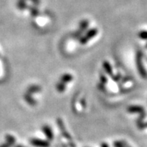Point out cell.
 <instances>
[{"label": "cell", "mask_w": 147, "mask_h": 147, "mask_svg": "<svg viewBox=\"0 0 147 147\" xmlns=\"http://www.w3.org/2000/svg\"><path fill=\"white\" fill-rule=\"evenodd\" d=\"M72 80V76L67 74H65L62 77V81L65 82V83H68V82L71 81Z\"/></svg>", "instance_id": "cell-6"}, {"label": "cell", "mask_w": 147, "mask_h": 147, "mask_svg": "<svg viewBox=\"0 0 147 147\" xmlns=\"http://www.w3.org/2000/svg\"><path fill=\"white\" fill-rule=\"evenodd\" d=\"M97 33H98V31H97L96 29H92V30H90V31L89 32L86 34V35L84 38H83V39H81V43L82 44H85V43L87 42L88 41H89V39L92 38V37L95 36V35H96Z\"/></svg>", "instance_id": "cell-2"}, {"label": "cell", "mask_w": 147, "mask_h": 147, "mask_svg": "<svg viewBox=\"0 0 147 147\" xmlns=\"http://www.w3.org/2000/svg\"><path fill=\"white\" fill-rule=\"evenodd\" d=\"M140 35L142 37V38H147V32H142L140 34Z\"/></svg>", "instance_id": "cell-8"}, {"label": "cell", "mask_w": 147, "mask_h": 147, "mask_svg": "<svg viewBox=\"0 0 147 147\" xmlns=\"http://www.w3.org/2000/svg\"><path fill=\"white\" fill-rule=\"evenodd\" d=\"M104 67H105V71H106L108 73V74H110V75H112L113 74L112 68H111V67H110V65L109 64L108 62H104Z\"/></svg>", "instance_id": "cell-5"}, {"label": "cell", "mask_w": 147, "mask_h": 147, "mask_svg": "<svg viewBox=\"0 0 147 147\" xmlns=\"http://www.w3.org/2000/svg\"><path fill=\"white\" fill-rule=\"evenodd\" d=\"M31 143L33 146L38 147H48L49 143L48 142L44 141V140H41L33 139L31 140Z\"/></svg>", "instance_id": "cell-1"}, {"label": "cell", "mask_w": 147, "mask_h": 147, "mask_svg": "<svg viewBox=\"0 0 147 147\" xmlns=\"http://www.w3.org/2000/svg\"><path fill=\"white\" fill-rule=\"evenodd\" d=\"M42 130L45 133V135L47 136V138H48L49 140L53 139V132H52V131H51V128H50V127L45 125L43 127Z\"/></svg>", "instance_id": "cell-4"}, {"label": "cell", "mask_w": 147, "mask_h": 147, "mask_svg": "<svg viewBox=\"0 0 147 147\" xmlns=\"http://www.w3.org/2000/svg\"><path fill=\"white\" fill-rule=\"evenodd\" d=\"M57 89H58L60 92H63L65 90V86L63 84L59 83L58 85H57Z\"/></svg>", "instance_id": "cell-7"}, {"label": "cell", "mask_w": 147, "mask_h": 147, "mask_svg": "<svg viewBox=\"0 0 147 147\" xmlns=\"http://www.w3.org/2000/svg\"><path fill=\"white\" fill-rule=\"evenodd\" d=\"M58 125H59V127L60 131H62L63 136H64V137H65L66 138L71 139V137H70V135L68 134V131H66L65 128V126H64V124H63V122H62V120L59 119H58Z\"/></svg>", "instance_id": "cell-3"}, {"label": "cell", "mask_w": 147, "mask_h": 147, "mask_svg": "<svg viewBox=\"0 0 147 147\" xmlns=\"http://www.w3.org/2000/svg\"><path fill=\"white\" fill-rule=\"evenodd\" d=\"M102 147H108V146H107V144H103Z\"/></svg>", "instance_id": "cell-9"}]
</instances>
